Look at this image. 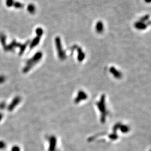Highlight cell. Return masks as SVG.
<instances>
[{
	"label": "cell",
	"mask_w": 151,
	"mask_h": 151,
	"mask_svg": "<svg viewBox=\"0 0 151 151\" xmlns=\"http://www.w3.org/2000/svg\"><path fill=\"white\" fill-rule=\"evenodd\" d=\"M42 57V53L41 52H38L35 54L33 58L27 62V66L26 68H24V71L26 72L30 70V68L32 67L33 64H35L39 61V60Z\"/></svg>",
	"instance_id": "6da1fadb"
},
{
	"label": "cell",
	"mask_w": 151,
	"mask_h": 151,
	"mask_svg": "<svg viewBox=\"0 0 151 151\" xmlns=\"http://www.w3.org/2000/svg\"><path fill=\"white\" fill-rule=\"evenodd\" d=\"M134 26L136 29L143 30L147 28V27L148 26V24H146L144 22L139 21L136 22L134 24Z\"/></svg>",
	"instance_id": "7a4b0ae2"
},
{
	"label": "cell",
	"mask_w": 151,
	"mask_h": 151,
	"mask_svg": "<svg viewBox=\"0 0 151 151\" xmlns=\"http://www.w3.org/2000/svg\"><path fill=\"white\" fill-rule=\"evenodd\" d=\"M104 25L101 21L98 22L95 25V29L97 33H101L104 31Z\"/></svg>",
	"instance_id": "3957f363"
},
{
	"label": "cell",
	"mask_w": 151,
	"mask_h": 151,
	"mask_svg": "<svg viewBox=\"0 0 151 151\" xmlns=\"http://www.w3.org/2000/svg\"><path fill=\"white\" fill-rule=\"evenodd\" d=\"M21 99L19 97H16L14 100L13 101L11 105L9 106L8 109L9 111H12V110L14 108V107L18 105V104L20 102Z\"/></svg>",
	"instance_id": "277c9868"
},
{
	"label": "cell",
	"mask_w": 151,
	"mask_h": 151,
	"mask_svg": "<svg viewBox=\"0 0 151 151\" xmlns=\"http://www.w3.org/2000/svg\"><path fill=\"white\" fill-rule=\"evenodd\" d=\"M40 37L37 36L36 37H35L33 41L31 42L30 45V48L31 49H32L33 48L35 47L36 46H37L38 43L40 42Z\"/></svg>",
	"instance_id": "5b68a950"
},
{
	"label": "cell",
	"mask_w": 151,
	"mask_h": 151,
	"mask_svg": "<svg viewBox=\"0 0 151 151\" xmlns=\"http://www.w3.org/2000/svg\"><path fill=\"white\" fill-rule=\"evenodd\" d=\"M27 10L30 14H34L36 11V7L33 4H29L27 7Z\"/></svg>",
	"instance_id": "8992f818"
},
{
	"label": "cell",
	"mask_w": 151,
	"mask_h": 151,
	"mask_svg": "<svg viewBox=\"0 0 151 151\" xmlns=\"http://www.w3.org/2000/svg\"><path fill=\"white\" fill-rule=\"evenodd\" d=\"M0 40H1V43L3 44L2 45H3L4 49H6V37L3 33H0Z\"/></svg>",
	"instance_id": "52a82bcc"
},
{
	"label": "cell",
	"mask_w": 151,
	"mask_h": 151,
	"mask_svg": "<svg viewBox=\"0 0 151 151\" xmlns=\"http://www.w3.org/2000/svg\"><path fill=\"white\" fill-rule=\"evenodd\" d=\"M36 34L37 35V36L40 37L41 36H42V35L43 34L44 31H43L42 29L40 28V27H39V28H37L36 29Z\"/></svg>",
	"instance_id": "ba28073f"
},
{
	"label": "cell",
	"mask_w": 151,
	"mask_h": 151,
	"mask_svg": "<svg viewBox=\"0 0 151 151\" xmlns=\"http://www.w3.org/2000/svg\"><path fill=\"white\" fill-rule=\"evenodd\" d=\"M13 6L16 8H21L24 7V5L20 2H14Z\"/></svg>",
	"instance_id": "9c48e42d"
},
{
	"label": "cell",
	"mask_w": 151,
	"mask_h": 151,
	"mask_svg": "<svg viewBox=\"0 0 151 151\" xmlns=\"http://www.w3.org/2000/svg\"><path fill=\"white\" fill-rule=\"evenodd\" d=\"M14 2V0H6V5L8 7H11L13 6Z\"/></svg>",
	"instance_id": "30bf717a"
},
{
	"label": "cell",
	"mask_w": 151,
	"mask_h": 151,
	"mask_svg": "<svg viewBox=\"0 0 151 151\" xmlns=\"http://www.w3.org/2000/svg\"><path fill=\"white\" fill-rule=\"evenodd\" d=\"M29 44V41H27V42L26 43H25V44H23V45H22L21 46V50H20V53L21 54H22V53H23V52L24 51V50H25V49L26 48V46H27V44Z\"/></svg>",
	"instance_id": "8fae6325"
},
{
	"label": "cell",
	"mask_w": 151,
	"mask_h": 151,
	"mask_svg": "<svg viewBox=\"0 0 151 151\" xmlns=\"http://www.w3.org/2000/svg\"><path fill=\"white\" fill-rule=\"evenodd\" d=\"M149 15H146L143 17H142L141 19H140V21L143 22H145L146 21H147L149 20Z\"/></svg>",
	"instance_id": "7c38bea8"
},
{
	"label": "cell",
	"mask_w": 151,
	"mask_h": 151,
	"mask_svg": "<svg viewBox=\"0 0 151 151\" xmlns=\"http://www.w3.org/2000/svg\"><path fill=\"white\" fill-rule=\"evenodd\" d=\"M12 151H20V149L19 147L15 146L12 148Z\"/></svg>",
	"instance_id": "4fadbf2b"
},
{
	"label": "cell",
	"mask_w": 151,
	"mask_h": 151,
	"mask_svg": "<svg viewBox=\"0 0 151 151\" xmlns=\"http://www.w3.org/2000/svg\"><path fill=\"white\" fill-rule=\"evenodd\" d=\"M6 146V144L3 141H0V149H4Z\"/></svg>",
	"instance_id": "5bb4252c"
},
{
	"label": "cell",
	"mask_w": 151,
	"mask_h": 151,
	"mask_svg": "<svg viewBox=\"0 0 151 151\" xmlns=\"http://www.w3.org/2000/svg\"><path fill=\"white\" fill-rule=\"evenodd\" d=\"M5 80V78L4 77H0V82H2Z\"/></svg>",
	"instance_id": "9a60e30c"
},
{
	"label": "cell",
	"mask_w": 151,
	"mask_h": 151,
	"mask_svg": "<svg viewBox=\"0 0 151 151\" xmlns=\"http://www.w3.org/2000/svg\"><path fill=\"white\" fill-rule=\"evenodd\" d=\"M5 105L4 104H0V108H3Z\"/></svg>",
	"instance_id": "2e32d148"
},
{
	"label": "cell",
	"mask_w": 151,
	"mask_h": 151,
	"mask_svg": "<svg viewBox=\"0 0 151 151\" xmlns=\"http://www.w3.org/2000/svg\"><path fill=\"white\" fill-rule=\"evenodd\" d=\"M145 1L147 3H150L151 2V0H145Z\"/></svg>",
	"instance_id": "e0dca14e"
},
{
	"label": "cell",
	"mask_w": 151,
	"mask_h": 151,
	"mask_svg": "<svg viewBox=\"0 0 151 151\" xmlns=\"http://www.w3.org/2000/svg\"><path fill=\"white\" fill-rule=\"evenodd\" d=\"M2 117H3V116H2V115L1 114H0V120H1V119H2Z\"/></svg>",
	"instance_id": "ac0fdd59"
}]
</instances>
